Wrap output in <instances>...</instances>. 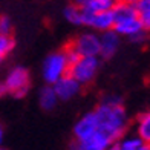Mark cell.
<instances>
[{
  "mask_svg": "<svg viewBox=\"0 0 150 150\" xmlns=\"http://www.w3.org/2000/svg\"><path fill=\"white\" fill-rule=\"evenodd\" d=\"M16 47V40L12 35H0V58H5Z\"/></svg>",
  "mask_w": 150,
  "mask_h": 150,
  "instance_id": "obj_16",
  "label": "cell"
},
{
  "mask_svg": "<svg viewBox=\"0 0 150 150\" xmlns=\"http://www.w3.org/2000/svg\"><path fill=\"white\" fill-rule=\"evenodd\" d=\"M2 61H3V60H2V58H0V63H2Z\"/></svg>",
  "mask_w": 150,
  "mask_h": 150,
  "instance_id": "obj_28",
  "label": "cell"
},
{
  "mask_svg": "<svg viewBox=\"0 0 150 150\" xmlns=\"http://www.w3.org/2000/svg\"><path fill=\"white\" fill-rule=\"evenodd\" d=\"M107 2H110V3H113V5H115L117 2H120V0H107Z\"/></svg>",
  "mask_w": 150,
  "mask_h": 150,
  "instance_id": "obj_26",
  "label": "cell"
},
{
  "mask_svg": "<svg viewBox=\"0 0 150 150\" xmlns=\"http://www.w3.org/2000/svg\"><path fill=\"white\" fill-rule=\"evenodd\" d=\"M98 35H100V57H103V58L113 57L120 47L121 37L113 29L101 32Z\"/></svg>",
  "mask_w": 150,
  "mask_h": 150,
  "instance_id": "obj_8",
  "label": "cell"
},
{
  "mask_svg": "<svg viewBox=\"0 0 150 150\" xmlns=\"http://www.w3.org/2000/svg\"><path fill=\"white\" fill-rule=\"evenodd\" d=\"M52 89L55 92L58 101H69L80 93L81 86L71 77V75H64V77H61L55 84H52Z\"/></svg>",
  "mask_w": 150,
  "mask_h": 150,
  "instance_id": "obj_7",
  "label": "cell"
},
{
  "mask_svg": "<svg viewBox=\"0 0 150 150\" xmlns=\"http://www.w3.org/2000/svg\"><path fill=\"white\" fill-rule=\"evenodd\" d=\"M3 86H5L6 93H12L17 98L25 97L31 87L29 71L23 66H17L14 69H11L3 81Z\"/></svg>",
  "mask_w": 150,
  "mask_h": 150,
  "instance_id": "obj_4",
  "label": "cell"
},
{
  "mask_svg": "<svg viewBox=\"0 0 150 150\" xmlns=\"http://www.w3.org/2000/svg\"><path fill=\"white\" fill-rule=\"evenodd\" d=\"M98 132L97 117L93 110L84 113L77 122L74 124V141H86Z\"/></svg>",
  "mask_w": 150,
  "mask_h": 150,
  "instance_id": "obj_6",
  "label": "cell"
},
{
  "mask_svg": "<svg viewBox=\"0 0 150 150\" xmlns=\"http://www.w3.org/2000/svg\"><path fill=\"white\" fill-rule=\"evenodd\" d=\"M38 103L40 106H42L43 110H54V109L57 107L58 104V98H57V95L55 92H54L52 89V86H45L42 91H40V97H38Z\"/></svg>",
  "mask_w": 150,
  "mask_h": 150,
  "instance_id": "obj_12",
  "label": "cell"
},
{
  "mask_svg": "<svg viewBox=\"0 0 150 150\" xmlns=\"http://www.w3.org/2000/svg\"><path fill=\"white\" fill-rule=\"evenodd\" d=\"M136 17L142 23V26L149 31L150 29V0H141L139 3L135 5Z\"/></svg>",
  "mask_w": 150,
  "mask_h": 150,
  "instance_id": "obj_14",
  "label": "cell"
},
{
  "mask_svg": "<svg viewBox=\"0 0 150 150\" xmlns=\"http://www.w3.org/2000/svg\"><path fill=\"white\" fill-rule=\"evenodd\" d=\"M61 51H63V54H64V57H66V60H67V63H69V64L75 63V61H77V60L80 58V55L77 54V51L74 49V46L71 45V42L67 43V45L63 47V49H61Z\"/></svg>",
  "mask_w": 150,
  "mask_h": 150,
  "instance_id": "obj_19",
  "label": "cell"
},
{
  "mask_svg": "<svg viewBox=\"0 0 150 150\" xmlns=\"http://www.w3.org/2000/svg\"><path fill=\"white\" fill-rule=\"evenodd\" d=\"M5 93H6V91H5V86H3V83H0V97H3Z\"/></svg>",
  "mask_w": 150,
  "mask_h": 150,
  "instance_id": "obj_22",
  "label": "cell"
},
{
  "mask_svg": "<svg viewBox=\"0 0 150 150\" xmlns=\"http://www.w3.org/2000/svg\"><path fill=\"white\" fill-rule=\"evenodd\" d=\"M147 32H149V31L139 32V34H136V35L130 37L129 40H130V42H133V43H138V45H141V43H146V42H147Z\"/></svg>",
  "mask_w": 150,
  "mask_h": 150,
  "instance_id": "obj_20",
  "label": "cell"
},
{
  "mask_svg": "<svg viewBox=\"0 0 150 150\" xmlns=\"http://www.w3.org/2000/svg\"><path fill=\"white\" fill-rule=\"evenodd\" d=\"M71 45L80 57H100V35L95 31L80 34Z\"/></svg>",
  "mask_w": 150,
  "mask_h": 150,
  "instance_id": "obj_5",
  "label": "cell"
},
{
  "mask_svg": "<svg viewBox=\"0 0 150 150\" xmlns=\"http://www.w3.org/2000/svg\"><path fill=\"white\" fill-rule=\"evenodd\" d=\"M12 22L8 16H0V35H11Z\"/></svg>",
  "mask_w": 150,
  "mask_h": 150,
  "instance_id": "obj_18",
  "label": "cell"
},
{
  "mask_svg": "<svg viewBox=\"0 0 150 150\" xmlns=\"http://www.w3.org/2000/svg\"><path fill=\"white\" fill-rule=\"evenodd\" d=\"M110 142L103 133L97 132L86 141H72L69 150H106Z\"/></svg>",
  "mask_w": 150,
  "mask_h": 150,
  "instance_id": "obj_9",
  "label": "cell"
},
{
  "mask_svg": "<svg viewBox=\"0 0 150 150\" xmlns=\"http://www.w3.org/2000/svg\"><path fill=\"white\" fill-rule=\"evenodd\" d=\"M64 18L69 22L71 25L75 26H81V8H78L75 3H71L64 8Z\"/></svg>",
  "mask_w": 150,
  "mask_h": 150,
  "instance_id": "obj_15",
  "label": "cell"
},
{
  "mask_svg": "<svg viewBox=\"0 0 150 150\" xmlns=\"http://www.w3.org/2000/svg\"><path fill=\"white\" fill-rule=\"evenodd\" d=\"M121 150V149H120ZM136 150H150V147H149V144H142L139 149H136Z\"/></svg>",
  "mask_w": 150,
  "mask_h": 150,
  "instance_id": "obj_23",
  "label": "cell"
},
{
  "mask_svg": "<svg viewBox=\"0 0 150 150\" xmlns=\"http://www.w3.org/2000/svg\"><path fill=\"white\" fill-rule=\"evenodd\" d=\"M124 2H127V3H132V5H136V3H139L141 0H124Z\"/></svg>",
  "mask_w": 150,
  "mask_h": 150,
  "instance_id": "obj_24",
  "label": "cell"
},
{
  "mask_svg": "<svg viewBox=\"0 0 150 150\" xmlns=\"http://www.w3.org/2000/svg\"><path fill=\"white\" fill-rule=\"evenodd\" d=\"M113 31L118 34L120 37H127L130 38L133 35L139 32H144L147 31L142 23L138 20V17H130V18H126V20H121V22H117L113 26Z\"/></svg>",
  "mask_w": 150,
  "mask_h": 150,
  "instance_id": "obj_10",
  "label": "cell"
},
{
  "mask_svg": "<svg viewBox=\"0 0 150 150\" xmlns=\"http://www.w3.org/2000/svg\"><path fill=\"white\" fill-rule=\"evenodd\" d=\"M67 71H69V63H67L63 51L49 54L42 64V75L47 86L55 84L61 77L67 75Z\"/></svg>",
  "mask_w": 150,
  "mask_h": 150,
  "instance_id": "obj_3",
  "label": "cell"
},
{
  "mask_svg": "<svg viewBox=\"0 0 150 150\" xmlns=\"http://www.w3.org/2000/svg\"><path fill=\"white\" fill-rule=\"evenodd\" d=\"M106 150H120V142H118V141L110 142V144L107 146V149H106Z\"/></svg>",
  "mask_w": 150,
  "mask_h": 150,
  "instance_id": "obj_21",
  "label": "cell"
},
{
  "mask_svg": "<svg viewBox=\"0 0 150 150\" xmlns=\"http://www.w3.org/2000/svg\"><path fill=\"white\" fill-rule=\"evenodd\" d=\"M136 132H138V138L149 144L150 142V113L149 112H142L138 117V127H136Z\"/></svg>",
  "mask_w": 150,
  "mask_h": 150,
  "instance_id": "obj_13",
  "label": "cell"
},
{
  "mask_svg": "<svg viewBox=\"0 0 150 150\" xmlns=\"http://www.w3.org/2000/svg\"><path fill=\"white\" fill-rule=\"evenodd\" d=\"M93 113L97 117L98 132L103 133L109 141H120L124 136L129 126V118L121 97L118 95L106 97L93 110Z\"/></svg>",
  "mask_w": 150,
  "mask_h": 150,
  "instance_id": "obj_1",
  "label": "cell"
},
{
  "mask_svg": "<svg viewBox=\"0 0 150 150\" xmlns=\"http://www.w3.org/2000/svg\"><path fill=\"white\" fill-rule=\"evenodd\" d=\"M118 142H120V149L121 150H136V149H139L142 144H146V142H142L138 136H127V138H121Z\"/></svg>",
  "mask_w": 150,
  "mask_h": 150,
  "instance_id": "obj_17",
  "label": "cell"
},
{
  "mask_svg": "<svg viewBox=\"0 0 150 150\" xmlns=\"http://www.w3.org/2000/svg\"><path fill=\"white\" fill-rule=\"evenodd\" d=\"M2 139H3V127L0 124V144H2Z\"/></svg>",
  "mask_w": 150,
  "mask_h": 150,
  "instance_id": "obj_25",
  "label": "cell"
},
{
  "mask_svg": "<svg viewBox=\"0 0 150 150\" xmlns=\"http://www.w3.org/2000/svg\"><path fill=\"white\" fill-rule=\"evenodd\" d=\"M0 150H6V149H2V147H0Z\"/></svg>",
  "mask_w": 150,
  "mask_h": 150,
  "instance_id": "obj_27",
  "label": "cell"
},
{
  "mask_svg": "<svg viewBox=\"0 0 150 150\" xmlns=\"http://www.w3.org/2000/svg\"><path fill=\"white\" fill-rule=\"evenodd\" d=\"M115 26V18H113V12L112 8L110 9H106V11H100V12H95L93 17H92V23H91V28L95 32H106V31H110L113 29Z\"/></svg>",
  "mask_w": 150,
  "mask_h": 150,
  "instance_id": "obj_11",
  "label": "cell"
},
{
  "mask_svg": "<svg viewBox=\"0 0 150 150\" xmlns=\"http://www.w3.org/2000/svg\"><path fill=\"white\" fill-rule=\"evenodd\" d=\"M98 69H100L98 57H80L75 63L69 64L67 75H71L80 86H86L95 80Z\"/></svg>",
  "mask_w": 150,
  "mask_h": 150,
  "instance_id": "obj_2",
  "label": "cell"
}]
</instances>
